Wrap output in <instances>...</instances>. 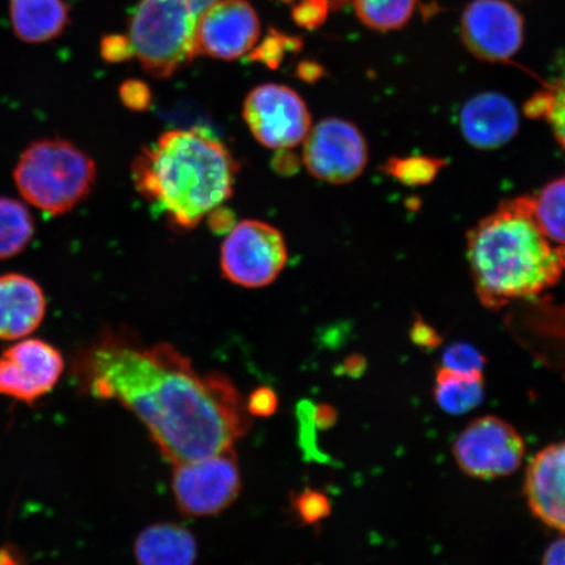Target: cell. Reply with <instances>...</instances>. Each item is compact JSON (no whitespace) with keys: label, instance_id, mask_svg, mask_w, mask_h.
<instances>
[{"label":"cell","instance_id":"cell-30","mask_svg":"<svg viewBox=\"0 0 565 565\" xmlns=\"http://www.w3.org/2000/svg\"><path fill=\"white\" fill-rule=\"evenodd\" d=\"M279 401L277 394L270 387H258L246 402L247 413L259 416V418H268L277 412Z\"/></svg>","mask_w":565,"mask_h":565},{"label":"cell","instance_id":"cell-18","mask_svg":"<svg viewBox=\"0 0 565 565\" xmlns=\"http://www.w3.org/2000/svg\"><path fill=\"white\" fill-rule=\"evenodd\" d=\"M10 11L13 31L30 44L58 38L70 23L63 0H11Z\"/></svg>","mask_w":565,"mask_h":565},{"label":"cell","instance_id":"cell-11","mask_svg":"<svg viewBox=\"0 0 565 565\" xmlns=\"http://www.w3.org/2000/svg\"><path fill=\"white\" fill-rule=\"evenodd\" d=\"M65 362L62 353L41 339H26L0 355V395L25 404L51 393Z\"/></svg>","mask_w":565,"mask_h":565},{"label":"cell","instance_id":"cell-1","mask_svg":"<svg viewBox=\"0 0 565 565\" xmlns=\"http://www.w3.org/2000/svg\"><path fill=\"white\" fill-rule=\"evenodd\" d=\"M76 374L95 398L131 409L173 465L230 449L250 427L231 380L221 373L202 376L171 344L146 348L106 331L77 356Z\"/></svg>","mask_w":565,"mask_h":565},{"label":"cell","instance_id":"cell-20","mask_svg":"<svg viewBox=\"0 0 565 565\" xmlns=\"http://www.w3.org/2000/svg\"><path fill=\"white\" fill-rule=\"evenodd\" d=\"M33 216L20 201L0 196V259L19 256L34 236Z\"/></svg>","mask_w":565,"mask_h":565},{"label":"cell","instance_id":"cell-17","mask_svg":"<svg viewBox=\"0 0 565 565\" xmlns=\"http://www.w3.org/2000/svg\"><path fill=\"white\" fill-rule=\"evenodd\" d=\"M196 556L194 535L175 524L148 526L136 541L139 565H194Z\"/></svg>","mask_w":565,"mask_h":565},{"label":"cell","instance_id":"cell-19","mask_svg":"<svg viewBox=\"0 0 565 565\" xmlns=\"http://www.w3.org/2000/svg\"><path fill=\"white\" fill-rule=\"evenodd\" d=\"M434 397L443 412L450 415L471 412L484 398L483 372H456L440 366L436 373Z\"/></svg>","mask_w":565,"mask_h":565},{"label":"cell","instance_id":"cell-14","mask_svg":"<svg viewBox=\"0 0 565 565\" xmlns=\"http://www.w3.org/2000/svg\"><path fill=\"white\" fill-rule=\"evenodd\" d=\"M525 497L535 518L565 534V441L542 449L529 463Z\"/></svg>","mask_w":565,"mask_h":565},{"label":"cell","instance_id":"cell-28","mask_svg":"<svg viewBox=\"0 0 565 565\" xmlns=\"http://www.w3.org/2000/svg\"><path fill=\"white\" fill-rule=\"evenodd\" d=\"M328 4L329 0H302L295 7L294 19L300 26L313 30L327 19Z\"/></svg>","mask_w":565,"mask_h":565},{"label":"cell","instance_id":"cell-25","mask_svg":"<svg viewBox=\"0 0 565 565\" xmlns=\"http://www.w3.org/2000/svg\"><path fill=\"white\" fill-rule=\"evenodd\" d=\"M486 359L476 348L466 343L451 344L443 355L444 369L456 372H483Z\"/></svg>","mask_w":565,"mask_h":565},{"label":"cell","instance_id":"cell-8","mask_svg":"<svg viewBox=\"0 0 565 565\" xmlns=\"http://www.w3.org/2000/svg\"><path fill=\"white\" fill-rule=\"evenodd\" d=\"M454 456L465 475L477 479H498L520 469L525 441L512 424L486 415L472 420L454 444Z\"/></svg>","mask_w":565,"mask_h":565},{"label":"cell","instance_id":"cell-32","mask_svg":"<svg viewBox=\"0 0 565 565\" xmlns=\"http://www.w3.org/2000/svg\"><path fill=\"white\" fill-rule=\"evenodd\" d=\"M542 565H565V535L547 547Z\"/></svg>","mask_w":565,"mask_h":565},{"label":"cell","instance_id":"cell-31","mask_svg":"<svg viewBox=\"0 0 565 565\" xmlns=\"http://www.w3.org/2000/svg\"><path fill=\"white\" fill-rule=\"evenodd\" d=\"M102 55L106 62L122 63L134 55L130 40L122 34H109L103 39Z\"/></svg>","mask_w":565,"mask_h":565},{"label":"cell","instance_id":"cell-29","mask_svg":"<svg viewBox=\"0 0 565 565\" xmlns=\"http://www.w3.org/2000/svg\"><path fill=\"white\" fill-rule=\"evenodd\" d=\"M119 96L125 106L134 111L146 110L152 98L150 88L140 81L125 82L119 88Z\"/></svg>","mask_w":565,"mask_h":565},{"label":"cell","instance_id":"cell-22","mask_svg":"<svg viewBox=\"0 0 565 565\" xmlns=\"http://www.w3.org/2000/svg\"><path fill=\"white\" fill-rule=\"evenodd\" d=\"M418 0H353L358 18L373 31L399 30L413 17Z\"/></svg>","mask_w":565,"mask_h":565},{"label":"cell","instance_id":"cell-33","mask_svg":"<svg viewBox=\"0 0 565 565\" xmlns=\"http://www.w3.org/2000/svg\"><path fill=\"white\" fill-rule=\"evenodd\" d=\"M299 76L302 81L313 83L323 74V68L315 62H302L298 68Z\"/></svg>","mask_w":565,"mask_h":565},{"label":"cell","instance_id":"cell-24","mask_svg":"<svg viewBox=\"0 0 565 565\" xmlns=\"http://www.w3.org/2000/svg\"><path fill=\"white\" fill-rule=\"evenodd\" d=\"M300 47L301 40L287 38V35L271 30L263 44L250 54L249 58L252 61L263 62L270 68H277L287 51L296 52L299 51Z\"/></svg>","mask_w":565,"mask_h":565},{"label":"cell","instance_id":"cell-26","mask_svg":"<svg viewBox=\"0 0 565 565\" xmlns=\"http://www.w3.org/2000/svg\"><path fill=\"white\" fill-rule=\"evenodd\" d=\"M294 510L306 524H317L328 518L331 505L327 494L307 489L296 494Z\"/></svg>","mask_w":565,"mask_h":565},{"label":"cell","instance_id":"cell-5","mask_svg":"<svg viewBox=\"0 0 565 565\" xmlns=\"http://www.w3.org/2000/svg\"><path fill=\"white\" fill-rule=\"evenodd\" d=\"M198 20L189 0H141L129 40L148 74L166 79L194 58Z\"/></svg>","mask_w":565,"mask_h":565},{"label":"cell","instance_id":"cell-13","mask_svg":"<svg viewBox=\"0 0 565 565\" xmlns=\"http://www.w3.org/2000/svg\"><path fill=\"white\" fill-rule=\"evenodd\" d=\"M257 12L246 0H222L203 13L196 26V52L223 61L249 53L259 39Z\"/></svg>","mask_w":565,"mask_h":565},{"label":"cell","instance_id":"cell-3","mask_svg":"<svg viewBox=\"0 0 565 565\" xmlns=\"http://www.w3.org/2000/svg\"><path fill=\"white\" fill-rule=\"evenodd\" d=\"M468 259L483 306L534 298L561 280L565 252L535 222L530 196L505 201L468 233Z\"/></svg>","mask_w":565,"mask_h":565},{"label":"cell","instance_id":"cell-21","mask_svg":"<svg viewBox=\"0 0 565 565\" xmlns=\"http://www.w3.org/2000/svg\"><path fill=\"white\" fill-rule=\"evenodd\" d=\"M535 222L556 247L565 252V175L529 195Z\"/></svg>","mask_w":565,"mask_h":565},{"label":"cell","instance_id":"cell-27","mask_svg":"<svg viewBox=\"0 0 565 565\" xmlns=\"http://www.w3.org/2000/svg\"><path fill=\"white\" fill-rule=\"evenodd\" d=\"M439 161L424 158L397 160L391 171L406 183H424L434 179L439 171Z\"/></svg>","mask_w":565,"mask_h":565},{"label":"cell","instance_id":"cell-16","mask_svg":"<svg viewBox=\"0 0 565 565\" xmlns=\"http://www.w3.org/2000/svg\"><path fill=\"white\" fill-rule=\"evenodd\" d=\"M45 313V294L38 282L21 274L0 277V339L17 341L34 333Z\"/></svg>","mask_w":565,"mask_h":565},{"label":"cell","instance_id":"cell-36","mask_svg":"<svg viewBox=\"0 0 565 565\" xmlns=\"http://www.w3.org/2000/svg\"><path fill=\"white\" fill-rule=\"evenodd\" d=\"M285 2H289V0H285Z\"/></svg>","mask_w":565,"mask_h":565},{"label":"cell","instance_id":"cell-7","mask_svg":"<svg viewBox=\"0 0 565 565\" xmlns=\"http://www.w3.org/2000/svg\"><path fill=\"white\" fill-rule=\"evenodd\" d=\"M172 490L177 507L190 518L221 513L242 491V475L235 450L174 465Z\"/></svg>","mask_w":565,"mask_h":565},{"label":"cell","instance_id":"cell-23","mask_svg":"<svg viewBox=\"0 0 565 565\" xmlns=\"http://www.w3.org/2000/svg\"><path fill=\"white\" fill-rule=\"evenodd\" d=\"M529 117L545 118L554 136L565 150V83L535 95L525 106Z\"/></svg>","mask_w":565,"mask_h":565},{"label":"cell","instance_id":"cell-34","mask_svg":"<svg viewBox=\"0 0 565 565\" xmlns=\"http://www.w3.org/2000/svg\"><path fill=\"white\" fill-rule=\"evenodd\" d=\"M334 412L333 409H331L330 407H324V406H321V407H318L316 409V423L317 424H321V426L323 427H327L328 424L330 423H333L334 422Z\"/></svg>","mask_w":565,"mask_h":565},{"label":"cell","instance_id":"cell-9","mask_svg":"<svg viewBox=\"0 0 565 565\" xmlns=\"http://www.w3.org/2000/svg\"><path fill=\"white\" fill-rule=\"evenodd\" d=\"M243 116L253 137L270 150H291L312 129L307 104L298 92L279 84L254 88L246 97Z\"/></svg>","mask_w":565,"mask_h":565},{"label":"cell","instance_id":"cell-4","mask_svg":"<svg viewBox=\"0 0 565 565\" xmlns=\"http://www.w3.org/2000/svg\"><path fill=\"white\" fill-rule=\"evenodd\" d=\"M96 180L94 159L73 141L61 138L33 141L13 169L21 196L53 216L65 215L86 200Z\"/></svg>","mask_w":565,"mask_h":565},{"label":"cell","instance_id":"cell-10","mask_svg":"<svg viewBox=\"0 0 565 565\" xmlns=\"http://www.w3.org/2000/svg\"><path fill=\"white\" fill-rule=\"evenodd\" d=\"M302 162L317 180L344 185L362 175L369 146L358 127L341 118H327L302 141Z\"/></svg>","mask_w":565,"mask_h":565},{"label":"cell","instance_id":"cell-12","mask_svg":"<svg viewBox=\"0 0 565 565\" xmlns=\"http://www.w3.org/2000/svg\"><path fill=\"white\" fill-rule=\"evenodd\" d=\"M461 38L477 58L504 62L524 42V20L505 0H472L463 11Z\"/></svg>","mask_w":565,"mask_h":565},{"label":"cell","instance_id":"cell-15","mask_svg":"<svg viewBox=\"0 0 565 565\" xmlns=\"http://www.w3.org/2000/svg\"><path fill=\"white\" fill-rule=\"evenodd\" d=\"M459 126L468 143L479 150H497L519 132V111L510 98L489 92L471 97L459 113Z\"/></svg>","mask_w":565,"mask_h":565},{"label":"cell","instance_id":"cell-2","mask_svg":"<svg viewBox=\"0 0 565 565\" xmlns=\"http://www.w3.org/2000/svg\"><path fill=\"white\" fill-rule=\"evenodd\" d=\"M238 164L207 130L162 132L132 161L134 186L169 224L192 231L230 200Z\"/></svg>","mask_w":565,"mask_h":565},{"label":"cell","instance_id":"cell-35","mask_svg":"<svg viewBox=\"0 0 565 565\" xmlns=\"http://www.w3.org/2000/svg\"><path fill=\"white\" fill-rule=\"evenodd\" d=\"M190 6H192L193 11L198 17H202L204 12H206L211 6L217 3V0H189Z\"/></svg>","mask_w":565,"mask_h":565},{"label":"cell","instance_id":"cell-6","mask_svg":"<svg viewBox=\"0 0 565 565\" xmlns=\"http://www.w3.org/2000/svg\"><path fill=\"white\" fill-rule=\"evenodd\" d=\"M288 263L285 237L274 225L244 221L233 225L221 252L225 278L245 288H263L277 280Z\"/></svg>","mask_w":565,"mask_h":565}]
</instances>
